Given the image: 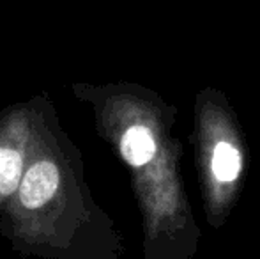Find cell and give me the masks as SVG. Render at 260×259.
<instances>
[{"label":"cell","instance_id":"1","mask_svg":"<svg viewBox=\"0 0 260 259\" xmlns=\"http://www.w3.org/2000/svg\"><path fill=\"white\" fill-rule=\"evenodd\" d=\"M60 183V172L53 162L41 160L28 167L20 180V199L25 208L36 210L55 195Z\"/></svg>","mask_w":260,"mask_h":259},{"label":"cell","instance_id":"3","mask_svg":"<svg viewBox=\"0 0 260 259\" xmlns=\"http://www.w3.org/2000/svg\"><path fill=\"white\" fill-rule=\"evenodd\" d=\"M243 170V156L236 144L219 140L211 155V174L219 185H230L237 181Z\"/></svg>","mask_w":260,"mask_h":259},{"label":"cell","instance_id":"2","mask_svg":"<svg viewBox=\"0 0 260 259\" xmlns=\"http://www.w3.org/2000/svg\"><path fill=\"white\" fill-rule=\"evenodd\" d=\"M120 155L131 167H144L154 158L156 140L152 131L144 125H133L120 138Z\"/></svg>","mask_w":260,"mask_h":259},{"label":"cell","instance_id":"4","mask_svg":"<svg viewBox=\"0 0 260 259\" xmlns=\"http://www.w3.org/2000/svg\"><path fill=\"white\" fill-rule=\"evenodd\" d=\"M21 155L13 148H0V194H13L21 180Z\"/></svg>","mask_w":260,"mask_h":259}]
</instances>
